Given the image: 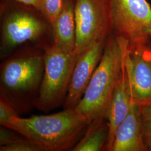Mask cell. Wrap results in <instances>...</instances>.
<instances>
[{
    "label": "cell",
    "instance_id": "20",
    "mask_svg": "<svg viewBox=\"0 0 151 151\" xmlns=\"http://www.w3.org/2000/svg\"><path fill=\"white\" fill-rule=\"evenodd\" d=\"M148 33H149V34L151 36V29H150V30L148 31Z\"/></svg>",
    "mask_w": 151,
    "mask_h": 151
},
{
    "label": "cell",
    "instance_id": "7",
    "mask_svg": "<svg viewBox=\"0 0 151 151\" xmlns=\"http://www.w3.org/2000/svg\"><path fill=\"white\" fill-rule=\"evenodd\" d=\"M44 72L43 52L28 50L6 60L1 68V87L13 93H28L40 87Z\"/></svg>",
    "mask_w": 151,
    "mask_h": 151
},
{
    "label": "cell",
    "instance_id": "1",
    "mask_svg": "<svg viewBox=\"0 0 151 151\" xmlns=\"http://www.w3.org/2000/svg\"><path fill=\"white\" fill-rule=\"evenodd\" d=\"M88 125L74 109L29 118L16 115L2 125L32 141L41 151H72Z\"/></svg>",
    "mask_w": 151,
    "mask_h": 151
},
{
    "label": "cell",
    "instance_id": "8",
    "mask_svg": "<svg viewBox=\"0 0 151 151\" xmlns=\"http://www.w3.org/2000/svg\"><path fill=\"white\" fill-rule=\"evenodd\" d=\"M125 62L133 96L143 106L151 103V40L126 50Z\"/></svg>",
    "mask_w": 151,
    "mask_h": 151
},
{
    "label": "cell",
    "instance_id": "16",
    "mask_svg": "<svg viewBox=\"0 0 151 151\" xmlns=\"http://www.w3.org/2000/svg\"><path fill=\"white\" fill-rule=\"evenodd\" d=\"M1 151H41L32 141L22 136L10 143L0 146Z\"/></svg>",
    "mask_w": 151,
    "mask_h": 151
},
{
    "label": "cell",
    "instance_id": "19",
    "mask_svg": "<svg viewBox=\"0 0 151 151\" xmlns=\"http://www.w3.org/2000/svg\"><path fill=\"white\" fill-rule=\"evenodd\" d=\"M14 1L26 5L32 6L38 10L39 9V0H14Z\"/></svg>",
    "mask_w": 151,
    "mask_h": 151
},
{
    "label": "cell",
    "instance_id": "5",
    "mask_svg": "<svg viewBox=\"0 0 151 151\" xmlns=\"http://www.w3.org/2000/svg\"><path fill=\"white\" fill-rule=\"evenodd\" d=\"M75 50L79 54L113 32V0H75Z\"/></svg>",
    "mask_w": 151,
    "mask_h": 151
},
{
    "label": "cell",
    "instance_id": "15",
    "mask_svg": "<svg viewBox=\"0 0 151 151\" xmlns=\"http://www.w3.org/2000/svg\"><path fill=\"white\" fill-rule=\"evenodd\" d=\"M140 107L144 139L148 151H151V103Z\"/></svg>",
    "mask_w": 151,
    "mask_h": 151
},
{
    "label": "cell",
    "instance_id": "11",
    "mask_svg": "<svg viewBox=\"0 0 151 151\" xmlns=\"http://www.w3.org/2000/svg\"><path fill=\"white\" fill-rule=\"evenodd\" d=\"M110 151H148L144 139L140 107L133 96L129 113L116 130Z\"/></svg>",
    "mask_w": 151,
    "mask_h": 151
},
{
    "label": "cell",
    "instance_id": "10",
    "mask_svg": "<svg viewBox=\"0 0 151 151\" xmlns=\"http://www.w3.org/2000/svg\"><path fill=\"white\" fill-rule=\"evenodd\" d=\"M132 97L124 59L121 77L114 89L105 115V118L108 120L109 134L104 151H110L116 130L129 111Z\"/></svg>",
    "mask_w": 151,
    "mask_h": 151
},
{
    "label": "cell",
    "instance_id": "18",
    "mask_svg": "<svg viewBox=\"0 0 151 151\" xmlns=\"http://www.w3.org/2000/svg\"><path fill=\"white\" fill-rule=\"evenodd\" d=\"M15 131L7 128L4 126L1 125L0 128V146H3L10 143L21 137L16 134Z\"/></svg>",
    "mask_w": 151,
    "mask_h": 151
},
{
    "label": "cell",
    "instance_id": "17",
    "mask_svg": "<svg viewBox=\"0 0 151 151\" xmlns=\"http://www.w3.org/2000/svg\"><path fill=\"white\" fill-rule=\"evenodd\" d=\"M17 115L16 106L4 93H1L0 99V124L6 123L11 118Z\"/></svg>",
    "mask_w": 151,
    "mask_h": 151
},
{
    "label": "cell",
    "instance_id": "14",
    "mask_svg": "<svg viewBox=\"0 0 151 151\" xmlns=\"http://www.w3.org/2000/svg\"><path fill=\"white\" fill-rule=\"evenodd\" d=\"M63 0H39V11L51 25L59 15Z\"/></svg>",
    "mask_w": 151,
    "mask_h": 151
},
{
    "label": "cell",
    "instance_id": "2",
    "mask_svg": "<svg viewBox=\"0 0 151 151\" xmlns=\"http://www.w3.org/2000/svg\"><path fill=\"white\" fill-rule=\"evenodd\" d=\"M128 42L112 32L108 37L103 56L80 101L74 108L89 125L102 122L114 89L121 77Z\"/></svg>",
    "mask_w": 151,
    "mask_h": 151
},
{
    "label": "cell",
    "instance_id": "6",
    "mask_svg": "<svg viewBox=\"0 0 151 151\" xmlns=\"http://www.w3.org/2000/svg\"><path fill=\"white\" fill-rule=\"evenodd\" d=\"M113 32L130 48L151 40V5L147 0H113Z\"/></svg>",
    "mask_w": 151,
    "mask_h": 151
},
{
    "label": "cell",
    "instance_id": "12",
    "mask_svg": "<svg viewBox=\"0 0 151 151\" xmlns=\"http://www.w3.org/2000/svg\"><path fill=\"white\" fill-rule=\"evenodd\" d=\"M75 0H63L60 14L52 25L53 44L67 52L75 50Z\"/></svg>",
    "mask_w": 151,
    "mask_h": 151
},
{
    "label": "cell",
    "instance_id": "13",
    "mask_svg": "<svg viewBox=\"0 0 151 151\" xmlns=\"http://www.w3.org/2000/svg\"><path fill=\"white\" fill-rule=\"evenodd\" d=\"M109 134L108 122L90 124L72 151H103Z\"/></svg>",
    "mask_w": 151,
    "mask_h": 151
},
{
    "label": "cell",
    "instance_id": "4",
    "mask_svg": "<svg viewBox=\"0 0 151 151\" xmlns=\"http://www.w3.org/2000/svg\"><path fill=\"white\" fill-rule=\"evenodd\" d=\"M43 49L44 72L35 105L39 110L48 112L65 103L78 54L76 50L60 49L53 43Z\"/></svg>",
    "mask_w": 151,
    "mask_h": 151
},
{
    "label": "cell",
    "instance_id": "9",
    "mask_svg": "<svg viewBox=\"0 0 151 151\" xmlns=\"http://www.w3.org/2000/svg\"><path fill=\"white\" fill-rule=\"evenodd\" d=\"M107 39L97 40L78 55L64 103L65 109H74L80 101L102 58Z\"/></svg>",
    "mask_w": 151,
    "mask_h": 151
},
{
    "label": "cell",
    "instance_id": "3",
    "mask_svg": "<svg viewBox=\"0 0 151 151\" xmlns=\"http://www.w3.org/2000/svg\"><path fill=\"white\" fill-rule=\"evenodd\" d=\"M1 57L4 58L27 42L38 44L42 49L51 44V25L38 9L14 0H1Z\"/></svg>",
    "mask_w": 151,
    "mask_h": 151
}]
</instances>
